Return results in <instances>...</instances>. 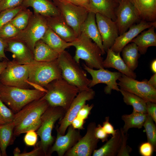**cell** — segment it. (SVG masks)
I'll list each match as a JSON object with an SVG mask.
<instances>
[{
	"label": "cell",
	"mask_w": 156,
	"mask_h": 156,
	"mask_svg": "<svg viewBox=\"0 0 156 156\" xmlns=\"http://www.w3.org/2000/svg\"><path fill=\"white\" fill-rule=\"evenodd\" d=\"M49 105L41 98L28 104L14 114V135L18 136L30 130H37L40 125L42 115Z\"/></svg>",
	"instance_id": "cell-1"
},
{
	"label": "cell",
	"mask_w": 156,
	"mask_h": 156,
	"mask_svg": "<svg viewBox=\"0 0 156 156\" xmlns=\"http://www.w3.org/2000/svg\"><path fill=\"white\" fill-rule=\"evenodd\" d=\"M62 78L57 59L46 62L34 60L29 64L28 81L31 87L46 92L45 87L52 81Z\"/></svg>",
	"instance_id": "cell-2"
},
{
	"label": "cell",
	"mask_w": 156,
	"mask_h": 156,
	"mask_svg": "<svg viewBox=\"0 0 156 156\" xmlns=\"http://www.w3.org/2000/svg\"><path fill=\"white\" fill-rule=\"evenodd\" d=\"M46 92L37 89H24L6 86L0 82V98L16 113L30 103L42 98Z\"/></svg>",
	"instance_id": "cell-3"
},
{
	"label": "cell",
	"mask_w": 156,
	"mask_h": 156,
	"mask_svg": "<svg viewBox=\"0 0 156 156\" xmlns=\"http://www.w3.org/2000/svg\"><path fill=\"white\" fill-rule=\"evenodd\" d=\"M45 88L47 92L42 98L46 100L49 106L61 107L66 112L80 92L77 88L62 78L52 81Z\"/></svg>",
	"instance_id": "cell-4"
},
{
	"label": "cell",
	"mask_w": 156,
	"mask_h": 156,
	"mask_svg": "<svg viewBox=\"0 0 156 156\" xmlns=\"http://www.w3.org/2000/svg\"><path fill=\"white\" fill-rule=\"evenodd\" d=\"M57 60L63 79L76 87L80 91L91 89L88 86L91 80L68 51L65 50L60 53Z\"/></svg>",
	"instance_id": "cell-5"
},
{
	"label": "cell",
	"mask_w": 156,
	"mask_h": 156,
	"mask_svg": "<svg viewBox=\"0 0 156 156\" xmlns=\"http://www.w3.org/2000/svg\"><path fill=\"white\" fill-rule=\"evenodd\" d=\"M72 43L76 50L73 57L77 62L79 63L80 60L81 59L84 61L85 64L90 68L98 69L104 68L101 50L86 34L81 33Z\"/></svg>",
	"instance_id": "cell-6"
},
{
	"label": "cell",
	"mask_w": 156,
	"mask_h": 156,
	"mask_svg": "<svg viewBox=\"0 0 156 156\" xmlns=\"http://www.w3.org/2000/svg\"><path fill=\"white\" fill-rule=\"evenodd\" d=\"M65 112L61 107L49 106L41 116V124L36 133L40 138L39 144L45 156H47L49 150L55 141L51 135L54 125L63 117Z\"/></svg>",
	"instance_id": "cell-7"
},
{
	"label": "cell",
	"mask_w": 156,
	"mask_h": 156,
	"mask_svg": "<svg viewBox=\"0 0 156 156\" xmlns=\"http://www.w3.org/2000/svg\"><path fill=\"white\" fill-rule=\"evenodd\" d=\"M48 28L45 17L33 13L27 26L16 36L8 39L24 43L33 53L36 43L42 39Z\"/></svg>",
	"instance_id": "cell-8"
},
{
	"label": "cell",
	"mask_w": 156,
	"mask_h": 156,
	"mask_svg": "<svg viewBox=\"0 0 156 156\" xmlns=\"http://www.w3.org/2000/svg\"><path fill=\"white\" fill-rule=\"evenodd\" d=\"M29 64H21L13 60L8 61L0 76V82L6 86L30 89L31 87L28 81Z\"/></svg>",
	"instance_id": "cell-9"
},
{
	"label": "cell",
	"mask_w": 156,
	"mask_h": 156,
	"mask_svg": "<svg viewBox=\"0 0 156 156\" xmlns=\"http://www.w3.org/2000/svg\"><path fill=\"white\" fill-rule=\"evenodd\" d=\"M53 2L60 14L73 29L77 38L81 34V27L87 18L88 11L70 2Z\"/></svg>",
	"instance_id": "cell-10"
},
{
	"label": "cell",
	"mask_w": 156,
	"mask_h": 156,
	"mask_svg": "<svg viewBox=\"0 0 156 156\" xmlns=\"http://www.w3.org/2000/svg\"><path fill=\"white\" fill-rule=\"evenodd\" d=\"M118 80L120 88L138 96L146 102L156 103V89L148 83L147 80L140 81L123 74Z\"/></svg>",
	"instance_id": "cell-11"
},
{
	"label": "cell",
	"mask_w": 156,
	"mask_h": 156,
	"mask_svg": "<svg viewBox=\"0 0 156 156\" xmlns=\"http://www.w3.org/2000/svg\"><path fill=\"white\" fill-rule=\"evenodd\" d=\"M95 92L92 89L80 91L74 98L63 117L59 120L60 125L56 127L57 131L64 135L68 127L71 125L81 107L87 101L94 99Z\"/></svg>",
	"instance_id": "cell-12"
},
{
	"label": "cell",
	"mask_w": 156,
	"mask_h": 156,
	"mask_svg": "<svg viewBox=\"0 0 156 156\" xmlns=\"http://www.w3.org/2000/svg\"><path fill=\"white\" fill-rule=\"evenodd\" d=\"M119 3L116 12L115 22L119 35L142 20L137 10L130 0H123Z\"/></svg>",
	"instance_id": "cell-13"
},
{
	"label": "cell",
	"mask_w": 156,
	"mask_h": 156,
	"mask_svg": "<svg viewBox=\"0 0 156 156\" xmlns=\"http://www.w3.org/2000/svg\"><path fill=\"white\" fill-rule=\"evenodd\" d=\"M84 69L91 75L92 79L89 85L90 88L100 83L106 84L104 89L105 93L110 94L112 90L119 91L120 88L117 81L122 75L120 72H112L104 68L94 70L88 67L85 64H83Z\"/></svg>",
	"instance_id": "cell-14"
},
{
	"label": "cell",
	"mask_w": 156,
	"mask_h": 156,
	"mask_svg": "<svg viewBox=\"0 0 156 156\" xmlns=\"http://www.w3.org/2000/svg\"><path fill=\"white\" fill-rule=\"evenodd\" d=\"M96 123H89L86 134L64 155L66 156H90L97 148L99 140L94 134Z\"/></svg>",
	"instance_id": "cell-15"
},
{
	"label": "cell",
	"mask_w": 156,
	"mask_h": 156,
	"mask_svg": "<svg viewBox=\"0 0 156 156\" xmlns=\"http://www.w3.org/2000/svg\"><path fill=\"white\" fill-rule=\"evenodd\" d=\"M96 20L103 48L106 52L119 35L118 28L115 21L99 13L96 14Z\"/></svg>",
	"instance_id": "cell-16"
},
{
	"label": "cell",
	"mask_w": 156,
	"mask_h": 156,
	"mask_svg": "<svg viewBox=\"0 0 156 156\" xmlns=\"http://www.w3.org/2000/svg\"><path fill=\"white\" fill-rule=\"evenodd\" d=\"M66 134L62 135L57 131V134L54 143L48 151L47 156L54 152L58 156H63L73 147L81 138L79 131L74 128L71 125L68 128Z\"/></svg>",
	"instance_id": "cell-17"
},
{
	"label": "cell",
	"mask_w": 156,
	"mask_h": 156,
	"mask_svg": "<svg viewBox=\"0 0 156 156\" xmlns=\"http://www.w3.org/2000/svg\"><path fill=\"white\" fill-rule=\"evenodd\" d=\"M153 26L156 27V21L151 22L141 20L136 24L130 27L128 30L119 35L110 49L116 53H120L124 47L142 31Z\"/></svg>",
	"instance_id": "cell-18"
},
{
	"label": "cell",
	"mask_w": 156,
	"mask_h": 156,
	"mask_svg": "<svg viewBox=\"0 0 156 156\" xmlns=\"http://www.w3.org/2000/svg\"><path fill=\"white\" fill-rule=\"evenodd\" d=\"M6 43L5 51L12 54L13 60L21 64H30L34 60L33 52L24 43L18 40L4 39Z\"/></svg>",
	"instance_id": "cell-19"
},
{
	"label": "cell",
	"mask_w": 156,
	"mask_h": 156,
	"mask_svg": "<svg viewBox=\"0 0 156 156\" xmlns=\"http://www.w3.org/2000/svg\"><path fill=\"white\" fill-rule=\"evenodd\" d=\"M45 18L48 27L65 41L71 42L77 39L73 29L60 14Z\"/></svg>",
	"instance_id": "cell-20"
},
{
	"label": "cell",
	"mask_w": 156,
	"mask_h": 156,
	"mask_svg": "<svg viewBox=\"0 0 156 156\" xmlns=\"http://www.w3.org/2000/svg\"><path fill=\"white\" fill-rule=\"evenodd\" d=\"M21 5L24 8L31 7L34 13L45 17L55 16L60 14L52 0H24Z\"/></svg>",
	"instance_id": "cell-21"
},
{
	"label": "cell",
	"mask_w": 156,
	"mask_h": 156,
	"mask_svg": "<svg viewBox=\"0 0 156 156\" xmlns=\"http://www.w3.org/2000/svg\"><path fill=\"white\" fill-rule=\"evenodd\" d=\"M106 53V57L103 62L104 68H113L126 76L134 79L136 78V73L127 66L121 57L120 53H116L110 48L107 49Z\"/></svg>",
	"instance_id": "cell-22"
},
{
	"label": "cell",
	"mask_w": 156,
	"mask_h": 156,
	"mask_svg": "<svg viewBox=\"0 0 156 156\" xmlns=\"http://www.w3.org/2000/svg\"><path fill=\"white\" fill-rule=\"evenodd\" d=\"M81 33L86 34L96 43L101 49L103 55L105 53L101 37L96 20V14L89 12L80 28Z\"/></svg>",
	"instance_id": "cell-23"
},
{
	"label": "cell",
	"mask_w": 156,
	"mask_h": 156,
	"mask_svg": "<svg viewBox=\"0 0 156 156\" xmlns=\"http://www.w3.org/2000/svg\"><path fill=\"white\" fill-rule=\"evenodd\" d=\"M113 0H90L89 12L99 13L114 21L116 19V8Z\"/></svg>",
	"instance_id": "cell-24"
},
{
	"label": "cell",
	"mask_w": 156,
	"mask_h": 156,
	"mask_svg": "<svg viewBox=\"0 0 156 156\" xmlns=\"http://www.w3.org/2000/svg\"><path fill=\"white\" fill-rule=\"evenodd\" d=\"M122 139L120 130L116 129V134L106 143L98 149H95L93 156H117L120 148Z\"/></svg>",
	"instance_id": "cell-25"
},
{
	"label": "cell",
	"mask_w": 156,
	"mask_h": 156,
	"mask_svg": "<svg viewBox=\"0 0 156 156\" xmlns=\"http://www.w3.org/2000/svg\"><path fill=\"white\" fill-rule=\"evenodd\" d=\"M142 20L154 22L156 20V0H130Z\"/></svg>",
	"instance_id": "cell-26"
},
{
	"label": "cell",
	"mask_w": 156,
	"mask_h": 156,
	"mask_svg": "<svg viewBox=\"0 0 156 156\" xmlns=\"http://www.w3.org/2000/svg\"><path fill=\"white\" fill-rule=\"evenodd\" d=\"M155 28L153 26L147 30L143 31L131 41L136 45L140 54H145L149 47L156 46Z\"/></svg>",
	"instance_id": "cell-27"
},
{
	"label": "cell",
	"mask_w": 156,
	"mask_h": 156,
	"mask_svg": "<svg viewBox=\"0 0 156 156\" xmlns=\"http://www.w3.org/2000/svg\"><path fill=\"white\" fill-rule=\"evenodd\" d=\"M33 54L34 60L40 62L53 61L57 59L60 55L41 39L36 43Z\"/></svg>",
	"instance_id": "cell-28"
},
{
	"label": "cell",
	"mask_w": 156,
	"mask_h": 156,
	"mask_svg": "<svg viewBox=\"0 0 156 156\" xmlns=\"http://www.w3.org/2000/svg\"><path fill=\"white\" fill-rule=\"evenodd\" d=\"M41 40L60 54L66 48L73 46L72 42L65 41L49 27Z\"/></svg>",
	"instance_id": "cell-29"
},
{
	"label": "cell",
	"mask_w": 156,
	"mask_h": 156,
	"mask_svg": "<svg viewBox=\"0 0 156 156\" xmlns=\"http://www.w3.org/2000/svg\"><path fill=\"white\" fill-rule=\"evenodd\" d=\"M131 42L124 47L121 52L125 62L129 68L134 71L138 66L140 54L136 45Z\"/></svg>",
	"instance_id": "cell-30"
},
{
	"label": "cell",
	"mask_w": 156,
	"mask_h": 156,
	"mask_svg": "<svg viewBox=\"0 0 156 156\" xmlns=\"http://www.w3.org/2000/svg\"><path fill=\"white\" fill-rule=\"evenodd\" d=\"M147 113H144L133 110L129 114H124L121 118L124 122L123 131L127 133L129 130L131 128H142L146 119Z\"/></svg>",
	"instance_id": "cell-31"
},
{
	"label": "cell",
	"mask_w": 156,
	"mask_h": 156,
	"mask_svg": "<svg viewBox=\"0 0 156 156\" xmlns=\"http://www.w3.org/2000/svg\"><path fill=\"white\" fill-rule=\"evenodd\" d=\"M123 96L124 102L127 105L132 106L133 110L144 113H147L146 102L138 96L127 91L120 88Z\"/></svg>",
	"instance_id": "cell-32"
},
{
	"label": "cell",
	"mask_w": 156,
	"mask_h": 156,
	"mask_svg": "<svg viewBox=\"0 0 156 156\" xmlns=\"http://www.w3.org/2000/svg\"><path fill=\"white\" fill-rule=\"evenodd\" d=\"M14 127L13 122L0 125V150L2 156L7 155L6 149L12 140Z\"/></svg>",
	"instance_id": "cell-33"
},
{
	"label": "cell",
	"mask_w": 156,
	"mask_h": 156,
	"mask_svg": "<svg viewBox=\"0 0 156 156\" xmlns=\"http://www.w3.org/2000/svg\"><path fill=\"white\" fill-rule=\"evenodd\" d=\"M33 13L29 9L23 8L10 22L19 30H22L28 25Z\"/></svg>",
	"instance_id": "cell-34"
},
{
	"label": "cell",
	"mask_w": 156,
	"mask_h": 156,
	"mask_svg": "<svg viewBox=\"0 0 156 156\" xmlns=\"http://www.w3.org/2000/svg\"><path fill=\"white\" fill-rule=\"evenodd\" d=\"M154 122L147 114L146 119L143 125L146 133L147 141L153 146L155 151L156 148V127Z\"/></svg>",
	"instance_id": "cell-35"
},
{
	"label": "cell",
	"mask_w": 156,
	"mask_h": 156,
	"mask_svg": "<svg viewBox=\"0 0 156 156\" xmlns=\"http://www.w3.org/2000/svg\"><path fill=\"white\" fill-rule=\"evenodd\" d=\"M14 114L7 107L0 98V125L13 122Z\"/></svg>",
	"instance_id": "cell-36"
},
{
	"label": "cell",
	"mask_w": 156,
	"mask_h": 156,
	"mask_svg": "<svg viewBox=\"0 0 156 156\" xmlns=\"http://www.w3.org/2000/svg\"><path fill=\"white\" fill-rule=\"evenodd\" d=\"M21 5L16 7L5 9L0 12V28L10 22L23 8Z\"/></svg>",
	"instance_id": "cell-37"
},
{
	"label": "cell",
	"mask_w": 156,
	"mask_h": 156,
	"mask_svg": "<svg viewBox=\"0 0 156 156\" xmlns=\"http://www.w3.org/2000/svg\"><path fill=\"white\" fill-rule=\"evenodd\" d=\"M19 31L9 22L0 28V37L4 39L12 38L16 36Z\"/></svg>",
	"instance_id": "cell-38"
},
{
	"label": "cell",
	"mask_w": 156,
	"mask_h": 156,
	"mask_svg": "<svg viewBox=\"0 0 156 156\" xmlns=\"http://www.w3.org/2000/svg\"><path fill=\"white\" fill-rule=\"evenodd\" d=\"M122 139L120 149L117 156H129L132 151V148L127 145L128 134L124 132L122 129H120Z\"/></svg>",
	"instance_id": "cell-39"
},
{
	"label": "cell",
	"mask_w": 156,
	"mask_h": 156,
	"mask_svg": "<svg viewBox=\"0 0 156 156\" xmlns=\"http://www.w3.org/2000/svg\"><path fill=\"white\" fill-rule=\"evenodd\" d=\"M13 153L14 156H39L44 155L39 142L36 148L31 151L21 153L19 148L17 147L14 149Z\"/></svg>",
	"instance_id": "cell-40"
},
{
	"label": "cell",
	"mask_w": 156,
	"mask_h": 156,
	"mask_svg": "<svg viewBox=\"0 0 156 156\" xmlns=\"http://www.w3.org/2000/svg\"><path fill=\"white\" fill-rule=\"evenodd\" d=\"M24 0H2L0 1V11L21 5Z\"/></svg>",
	"instance_id": "cell-41"
},
{
	"label": "cell",
	"mask_w": 156,
	"mask_h": 156,
	"mask_svg": "<svg viewBox=\"0 0 156 156\" xmlns=\"http://www.w3.org/2000/svg\"><path fill=\"white\" fill-rule=\"evenodd\" d=\"M26 133L24 138L25 144L28 146H35L37 141L38 135L35 131L30 130Z\"/></svg>",
	"instance_id": "cell-42"
},
{
	"label": "cell",
	"mask_w": 156,
	"mask_h": 156,
	"mask_svg": "<svg viewBox=\"0 0 156 156\" xmlns=\"http://www.w3.org/2000/svg\"><path fill=\"white\" fill-rule=\"evenodd\" d=\"M140 154L142 156H151L155 151L152 145L148 142L142 143L139 148Z\"/></svg>",
	"instance_id": "cell-43"
},
{
	"label": "cell",
	"mask_w": 156,
	"mask_h": 156,
	"mask_svg": "<svg viewBox=\"0 0 156 156\" xmlns=\"http://www.w3.org/2000/svg\"><path fill=\"white\" fill-rule=\"evenodd\" d=\"M93 107V104L90 105L88 104H85L80 109L77 116L83 120H85L88 118Z\"/></svg>",
	"instance_id": "cell-44"
},
{
	"label": "cell",
	"mask_w": 156,
	"mask_h": 156,
	"mask_svg": "<svg viewBox=\"0 0 156 156\" xmlns=\"http://www.w3.org/2000/svg\"><path fill=\"white\" fill-rule=\"evenodd\" d=\"M94 134L96 138L101 140L102 142L107 141L108 140V134L105 131L102 126L100 124L96 126Z\"/></svg>",
	"instance_id": "cell-45"
},
{
	"label": "cell",
	"mask_w": 156,
	"mask_h": 156,
	"mask_svg": "<svg viewBox=\"0 0 156 156\" xmlns=\"http://www.w3.org/2000/svg\"><path fill=\"white\" fill-rule=\"evenodd\" d=\"M146 110L147 113L152 118L154 122L156 123V103L148 102H146Z\"/></svg>",
	"instance_id": "cell-46"
},
{
	"label": "cell",
	"mask_w": 156,
	"mask_h": 156,
	"mask_svg": "<svg viewBox=\"0 0 156 156\" xmlns=\"http://www.w3.org/2000/svg\"><path fill=\"white\" fill-rule=\"evenodd\" d=\"M105 131L108 135H114L116 133V129L115 130L112 125L109 122V117H105V121L103 122L102 126Z\"/></svg>",
	"instance_id": "cell-47"
},
{
	"label": "cell",
	"mask_w": 156,
	"mask_h": 156,
	"mask_svg": "<svg viewBox=\"0 0 156 156\" xmlns=\"http://www.w3.org/2000/svg\"><path fill=\"white\" fill-rule=\"evenodd\" d=\"M85 120L77 116L72 122L71 125L75 129L78 130L84 129L83 125Z\"/></svg>",
	"instance_id": "cell-48"
},
{
	"label": "cell",
	"mask_w": 156,
	"mask_h": 156,
	"mask_svg": "<svg viewBox=\"0 0 156 156\" xmlns=\"http://www.w3.org/2000/svg\"><path fill=\"white\" fill-rule=\"evenodd\" d=\"M6 47V43L5 40L0 37V61L9 60L5 53Z\"/></svg>",
	"instance_id": "cell-49"
},
{
	"label": "cell",
	"mask_w": 156,
	"mask_h": 156,
	"mask_svg": "<svg viewBox=\"0 0 156 156\" xmlns=\"http://www.w3.org/2000/svg\"><path fill=\"white\" fill-rule=\"evenodd\" d=\"M70 2L87 9L89 11L90 0H70Z\"/></svg>",
	"instance_id": "cell-50"
},
{
	"label": "cell",
	"mask_w": 156,
	"mask_h": 156,
	"mask_svg": "<svg viewBox=\"0 0 156 156\" xmlns=\"http://www.w3.org/2000/svg\"><path fill=\"white\" fill-rule=\"evenodd\" d=\"M148 83L151 86L156 89V73H155L151 77L149 80H148Z\"/></svg>",
	"instance_id": "cell-51"
},
{
	"label": "cell",
	"mask_w": 156,
	"mask_h": 156,
	"mask_svg": "<svg viewBox=\"0 0 156 156\" xmlns=\"http://www.w3.org/2000/svg\"><path fill=\"white\" fill-rule=\"evenodd\" d=\"M7 60H4L2 61H0V76L6 68L8 62Z\"/></svg>",
	"instance_id": "cell-52"
},
{
	"label": "cell",
	"mask_w": 156,
	"mask_h": 156,
	"mask_svg": "<svg viewBox=\"0 0 156 156\" xmlns=\"http://www.w3.org/2000/svg\"><path fill=\"white\" fill-rule=\"evenodd\" d=\"M151 69L154 73L156 72V60H155L152 62L151 65Z\"/></svg>",
	"instance_id": "cell-53"
},
{
	"label": "cell",
	"mask_w": 156,
	"mask_h": 156,
	"mask_svg": "<svg viewBox=\"0 0 156 156\" xmlns=\"http://www.w3.org/2000/svg\"><path fill=\"white\" fill-rule=\"evenodd\" d=\"M53 2H70V0H52Z\"/></svg>",
	"instance_id": "cell-54"
},
{
	"label": "cell",
	"mask_w": 156,
	"mask_h": 156,
	"mask_svg": "<svg viewBox=\"0 0 156 156\" xmlns=\"http://www.w3.org/2000/svg\"><path fill=\"white\" fill-rule=\"evenodd\" d=\"M114 1H116V2H120V1L119 0H113Z\"/></svg>",
	"instance_id": "cell-55"
},
{
	"label": "cell",
	"mask_w": 156,
	"mask_h": 156,
	"mask_svg": "<svg viewBox=\"0 0 156 156\" xmlns=\"http://www.w3.org/2000/svg\"><path fill=\"white\" fill-rule=\"evenodd\" d=\"M1 152L0 151V156H1Z\"/></svg>",
	"instance_id": "cell-56"
},
{
	"label": "cell",
	"mask_w": 156,
	"mask_h": 156,
	"mask_svg": "<svg viewBox=\"0 0 156 156\" xmlns=\"http://www.w3.org/2000/svg\"><path fill=\"white\" fill-rule=\"evenodd\" d=\"M122 0H119L120 2L121 1H122Z\"/></svg>",
	"instance_id": "cell-57"
},
{
	"label": "cell",
	"mask_w": 156,
	"mask_h": 156,
	"mask_svg": "<svg viewBox=\"0 0 156 156\" xmlns=\"http://www.w3.org/2000/svg\"><path fill=\"white\" fill-rule=\"evenodd\" d=\"M2 0H0V1H1Z\"/></svg>",
	"instance_id": "cell-58"
},
{
	"label": "cell",
	"mask_w": 156,
	"mask_h": 156,
	"mask_svg": "<svg viewBox=\"0 0 156 156\" xmlns=\"http://www.w3.org/2000/svg\"><path fill=\"white\" fill-rule=\"evenodd\" d=\"M0 12H1L0 11Z\"/></svg>",
	"instance_id": "cell-59"
}]
</instances>
